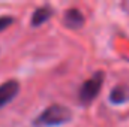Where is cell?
Instances as JSON below:
<instances>
[{
    "label": "cell",
    "instance_id": "obj_2",
    "mask_svg": "<svg viewBox=\"0 0 129 127\" xmlns=\"http://www.w3.org/2000/svg\"><path fill=\"white\" fill-rule=\"evenodd\" d=\"M102 84H104V73L99 70L96 72L92 78H89L87 81H84L80 87V91H78V99L83 105H89L92 103L96 96L99 94L101 88H102Z\"/></svg>",
    "mask_w": 129,
    "mask_h": 127
},
{
    "label": "cell",
    "instance_id": "obj_7",
    "mask_svg": "<svg viewBox=\"0 0 129 127\" xmlns=\"http://www.w3.org/2000/svg\"><path fill=\"white\" fill-rule=\"evenodd\" d=\"M12 23H14V18H12V17H8V15L0 17V32H3V30H6L8 27H11Z\"/></svg>",
    "mask_w": 129,
    "mask_h": 127
},
{
    "label": "cell",
    "instance_id": "obj_1",
    "mask_svg": "<svg viewBox=\"0 0 129 127\" xmlns=\"http://www.w3.org/2000/svg\"><path fill=\"white\" fill-rule=\"evenodd\" d=\"M72 120V112L63 105H51L45 108L35 120L38 127H59Z\"/></svg>",
    "mask_w": 129,
    "mask_h": 127
},
{
    "label": "cell",
    "instance_id": "obj_4",
    "mask_svg": "<svg viewBox=\"0 0 129 127\" xmlns=\"http://www.w3.org/2000/svg\"><path fill=\"white\" fill-rule=\"evenodd\" d=\"M63 23L66 27L69 29H81L84 26V15L77 9V8H71L64 12Z\"/></svg>",
    "mask_w": 129,
    "mask_h": 127
},
{
    "label": "cell",
    "instance_id": "obj_3",
    "mask_svg": "<svg viewBox=\"0 0 129 127\" xmlns=\"http://www.w3.org/2000/svg\"><path fill=\"white\" fill-rule=\"evenodd\" d=\"M18 91H20V84L15 79H9L0 84V108H3L11 100H14Z\"/></svg>",
    "mask_w": 129,
    "mask_h": 127
},
{
    "label": "cell",
    "instance_id": "obj_6",
    "mask_svg": "<svg viewBox=\"0 0 129 127\" xmlns=\"http://www.w3.org/2000/svg\"><path fill=\"white\" fill-rule=\"evenodd\" d=\"M53 15V9L50 6H41L38 8L32 15V26L33 27H39L41 24H44L45 21H48Z\"/></svg>",
    "mask_w": 129,
    "mask_h": 127
},
{
    "label": "cell",
    "instance_id": "obj_5",
    "mask_svg": "<svg viewBox=\"0 0 129 127\" xmlns=\"http://www.w3.org/2000/svg\"><path fill=\"white\" fill-rule=\"evenodd\" d=\"M110 102L113 105H123L129 100V88L126 85H116L111 91H110V96H108Z\"/></svg>",
    "mask_w": 129,
    "mask_h": 127
}]
</instances>
